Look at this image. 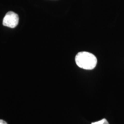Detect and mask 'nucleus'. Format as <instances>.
<instances>
[{
  "instance_id": "f257e3e1",
  "label": "nucleus",
  "mask_w": 124,
  "mask_h": 124,
  "mask_svg": "<svg viewBox=\"0 0 124 124\" xmlns=\"http://www.w3.org/2000/svg\"><path fill=\"white\" fill-rule=\"evenodd\" d=\"M75 63L79 67L85 70L94 69L97 64V59L93 54L88 52H80L75 56Z\"/></svg>"
},
{
  "instance_id": "f03ea898",
  "label": "nucleus",
  "mask_w": 124,
  "mask_h": 124,
  "mask_svg": "<svg viewBox=\"0 0 124 124\" xmlns=\"http://www.w3.org/2000/svg\"><path fill=\"white\" fill-rule=\"evenodd\" d=\"M19 21V17L17 14L15 12H8L5 16L3 19L2 24L5 27H7L10 28H14L17 27Z\"/></svg>"
},
{
  "instance_id": "7ed1b4c3",
  "label": "nucleus",
  "mask_w": 124,
  "mask_h": 124,
  "mask_svg": "<svg viewBox=\"0 0 124 124\" xmlns=\"http://www.w3.org/2000/svg\"><path fill=\"white\" fill-rule=\"evenodd\" d=\"M91 124H108V121L106 120V119L103 118L101 120L98 121L92 122Z\"/></svg>"
},
{
  "instance_id": "20e7f679",
  "label": "nucleus",
  "mask_w": 124,
  "mask_h": 124,
  "mask_svg": "<svg viewBox=\"0 0 124 124\" xmlns=\"http://www.w3.org/2000/svg\"><path fill=\"white\" fill-rule=\"evenodd\" d=\"M0 124H8L7 122L3 120H0Z\"/></svg>"
}]
</instances>
